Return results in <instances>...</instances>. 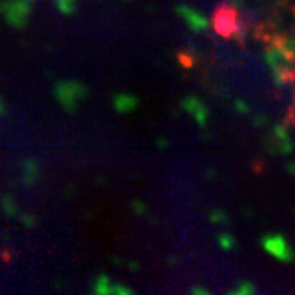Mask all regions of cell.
Segmentation results:
<instances>
[{
    "instance_id": "6da1fadb",
    "label": "cell",
    "mask_w": 295,
    "mask_h": 295,
    "mask_svg": "<svg viewBox=\"0 0 295 295\" xmlns=\"http://www.w3.org/2000/svg\"><path fill=\"white\" fill-rule=\"evenodd\" d=\"M85 94H87L85 87L77 82H61L55 85V96L66 110H75L80 100L85 98Z\"/></svg>"
},
{
    "instance_id": "7a4b0ae2",
    "label": "cell",
    "mask_w": 295,
    "mask_h": 295,
    "mask_svg": "<svg viewBox=\"0 0 295 295\" xmlns=\"http://www.w3.org/2000/svg\"><path fill=\"white\" fill-rule=\"evenodd\" d=\"M263 246L272 256H275L277 260H283V261H288L294 258L290 251V246L286 244V240L283 236L279 235H272V236H267L265 240H263Z\"/></svg>"
},
{
    "instance_id": "3957f363",
    "label": "cell",
    "mask_w": 295,
    "mask_h": 295,
    "mask_svg": "<svg viewBox=\"0 0 295 295\" xmlns=\"http://www.w3.org/2000/svg\"><path fill=\"white\" fill-rule=\"evenodd\" d=\"M5 20L15 27H21L27 20V13H29V5L25 2H13V4H5L2 7Z\"/></svg>"
},
{
    "instance_id": "277c9868",
    "label": "cell",
    "mask_w": 295,
    "mask_h": 295,
    "mask_svg": "<svg viewBox=\"0 0 295 295\" xmlns=\"http://www.w3.org/2000/svg\"><path fill=\"white\" fill-rule=\"evenodd\" d=\"M215 29L219 34L222 36H230L232 32H235L236 29V20H235V13H233L230 7H222V9L217 11L215 15Z\"/></svg>"
},
{
    "instance_id": "5b68a950",
    "label": "cell",
    "mask_w": 295,
    "mask_h": 295,
    "mask_svg": "<svg viewBox=\"0 0 295 295\" xmlns=\"http://www.w3.org/2000/svg\"><path fill=\"white\" fill-rule=\"evenodd\" d=\"M183 107L187 108L189 112L194 116V118L199 121V125H205L207 123V108H205V105L201 104V102H197L196 98H187L185 102H183Z\"/></svg>"
},
{
    "instance_id": "8992f818",
    "label": "cell",
    "mask_w": 295,
    "mask_h": 295,
    "mask_svg": "<svg viewBox=\"0 0 295 295\" xmlns=\"http://www.w3.org/2000/svg\"><path fill=\"white\" fill-rule=\"evenodd\" d=\"M180 13H182V16L187 20V23L190 25V29L192 30H205L207 29V20L203 18V16H199V15H196L194 11H190L189 7H185V5H182L180 7Z\"/></svg>"
},
{
    "instance_id": "52a82bcc",
    "label": "cell",
    "mask_w": 295,
    "mask_h": 295,
    "mask_svg": "<svg viewBox=\"0 0 295 295\" xmlns=\"http://www.w3.org/2000/svg\"><path fill=\"white\" fill-rule=\"evenodd\" d=\"M114 107H116V110H119V112L126 114L137 107V100L133 98V96H130V94H118V96L114 98Z\"/></svg>"
},
{
    "instance_id": "ba28073f",
    "label": "cell",
    "mask_w": 295,
    "mask_h": 295,
    "mask_svg": "<svg viewBox=\"0 0 295 295\" xmlns=\"http://www.w3.org/2000/svg\"><path fill=\"white\" fill-rule=\"evenodd\" d=\"M25 169V182H34L36 176H38V166H36L32 160H29V162H25L23 166Z\"/></svg>"
},
{
    "instance_id": "9c48e42d",
    "label": "cell",
    "mask_w": 295,
    "mask_h": 295,
    "mask_svg": "<svg viewBox=\"0 0 295 295\" xmlns=\"http://www.w3.org/2000/svg\"><path fill=\"white\" fill-rule=\"evenodd\" d=\"M2 201H4V208L7 211H9L11 215H13V213H16V207H15V201H11L9 197H4V199H2Z\"/></svg>"
},
{
    "instance_id": "30bf717a",
    "label": "cell",
    "mask_w": 295,
    "mask_h": 295,
    "mask_svg": "<svg viewBox=\"0 0 295 295\" xmlns=\"http://www.w3.org/2000/svg\"><path fill=\"white\" fill-rule=\"evenodd\" d=\"M221 244L224 246V249H230V247H232V238H230V236H226V238L222 236V238H221Z\"/></svg>"
},
{
    "instance_id": "8fae6325",
    "label": "cell",
    "mask_w": 295,
    "mask_h": 295,
    "mask_svg": "<svg viewBox=\"0 0 295 295\" xmlns=\"http://www.w3.org/2000/svg\"><path fill=\"white\" fill-rule=\"evenodd\" d=\"M0 114H4V104H2V100H0Z\"/></svg>"
}]
</instances>
